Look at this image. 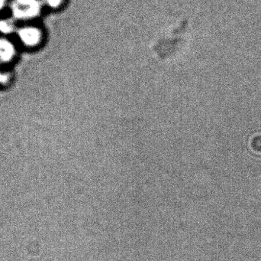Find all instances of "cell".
<instances>
[{
	"label": "cell",
	"instance_id": "1",
	"mask_svg": "<svg viewBox=\"0 0 261 261\" xmlns=\"http://www.w3.org/2000/svg\"><path fill=\"white\" fill-rule=\"evenodd\" d=\"M21 38L28 44H33L38 39V32L36 29H24L21 32Z\"/></svg>",
	"mask_w": 261,
	"mask_h": 261
},
{
	"label": "cell",
	"instance_id": "2",
	"mask_svg": "<svg viewBox=\"0 0 261 261\" xmlns=\"http://www.w3.org/2000/svg\"><path fill=\"white\" fill-rule=\"evenodd\" d=\"M249 146L251 150L256 154H261V133H255L251 136Z\"/></svg>",
	"mask_w": 261,
	"mask_h": 261
},
{
	"label": "cell",
	"instance_id": "3",
	"mask_svg": "<svg viewBox=\"0 0 261 261\" xmlns=\"http://www.w3.org/2000/svg\"><path fill=\"white\" fill-rule=\"evenodd\" d=\"M12 54V46L6 41H0V59H8Z\"/></svg>",
	"mask_w": 261,
	"mask_h": 261
},
{
	"label": "cell",
	"instance_id": "4",
	"mask_svg": "<svg viewBox=\"0 0 261 261\" xmlns=\"http://www.w3.org/2000/svg\"><path fill=\"white\" fill-rule=\"evenodd\" d=\"M62 1L63 0H47L50 6H58Z\"/></svg>",
	"mask_w": 261,
	"mask_h": 261
}]
</instances>
